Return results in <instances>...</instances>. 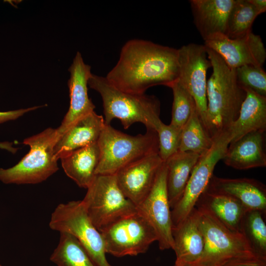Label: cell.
<instances>
[{"mask_svg":"<svg viewBox=\"0 0 266 266\" xmlns=\"http://www.w3.org/2000/svg\"><path fill=\"white\" fill-rule=\"evenodd\" d=\"M179 72L178 49L134 39L123 46L118 61L105 78L122 91L143 94L154 86L170 87Z\"/></svg>","mask_w":266,"mask_h":266,"instance_id":"obj_1","label":"cell"},{"mask_svg":"<svg viewBox=\"0 0 266 266\" xmlns=\"http://www.w3.org/2000/svg\"><path fill=\"white\" fill-rule=\"evenodd\" d=\"M205 47L212 67L207 82L206 131L213 139L236 120L246 92L237 81L235 69L215 51Z\"/></svg>","mask_w":266,"mask_h":266,"instance_id":"obj_2","label":"cell"},{"mask_svg":"<svg viewBox=\"0 0 266 266\" xmlns=\"http://www.w3.org/2000/svg\"><path fill=\"white\" fill-rule=\"evenodd\" d=\"M88 86L101 97L105 125H110L112 120L118 119L125 129L139 122L146 130L156 132L162 122L160 118V101L153 95L122 91L111 84L105 77L93 74Z\"/></svg>","mask_w":266,"mask_h":266,"instance_id":"obj_3","label":"cell"},{"mask_svg":"<svg viewBox=\"0 0 266 266\" xmlns=\"http://www.w3.org/2000/svg\"><path fill=\"white\" fill-rule=\"evenodd\" d=\"M97 143L100 156L96 175L115 174L128 164L159 152L158 137L154 130L131 135L105 124Z\"/></svg>","mask_w":266,"mask_h":266,"instance_id":"obj_4","label":"cell"},{"mask_svg":"<svg viewBox=\"0 0 266 266\" xmlns=\"http://www.w3.org/2000/svg\"><path fill=\"white\" fill-rule=\"evenodd\" d=\"M195 208L205 241L203 253L197 263L205 266H225L258 257L242 233L231 231L206 210Z\"/></svg>","mask_w":266,"mask_h":266,"instance_id":"obj_5","label":"cell"},{"mask_svg":"<svg viewBox=\"0 0 266 266\" xmlns=\"http://www.w3.org/2000/svg\"><path fill=\"white\" fill-rule=\"evenodd\" d=\"M57 138L56 129L47 128L24 140L29 152L16 165L0 168V181L4 184H35L41 183L58 169L53 147Z\"/></svg>","mask_w":266,"mask_h":266,"instance_id":"obj_6","label":"cell"},{"mask_svg":"<svg viewBox=\"0 0 266 266\" xmlns=\"http://www.w3.org/2000/svg\"><path fill=\"white\" fill-rule=\"evenodd\" d=\"M87 189L82 201L89 218L100 232L137 212L136 206L120 189L115 174L96 175Z\"/></svg>","mask_w":266,"mask_h":266,"instance_id":"obj_7","label":"cell"},{"mask_svg":"<svg viewBox=\"0 0 266 266\" xmlns=\"http://www.w3.org/2000/svg\"><path fill=\"white\" fill-rule=\"evenodd\" d=\"M49 226L52 230L73 236L96 266H112L106 258L101 233L89 218L82 200L58 204L51 214Z\"/></svg>","mask_w":266,"mask_h":266,"instance_id":"obj_8","label":"cell"},{"mask_svg":"<svg viewBox=\"0 0 266 266\" xmlns=\"http://www.w3.org/2000/svg\"><path fill=\"white\" fill-rule=\"evenodd\" d=\"M100 233L106 253L117 257L144 253L158 239L153 227L138 211L112 223Z\"/></svg>","mask_w":266,"mask_h":266,"instance_id":"obj_9","label":"cell"},{"mask_svg":"<svg viewBox=\"0 0 266 266\" xmlns=\"http://www.w3.org/2000/svg\"><path fill=\"white\" fill-rule=\"evenodd\" d=\"M210 149L201 156L191 172L180 200L171 210L173 227L182 222L195 208L213 176L215 166L222 160L231 141L228 130L213 138Z\"/></svg>","mask_w":266,"mask_h":266,"instance_id":"obj_10","label":"cell"},{"mask_svg":"<svg viewBox=\"0 0 266 266\" xmlns=\"http://www.w3.org/2000/svg\"><path fill=\"white\" fill-rule=\"evenodd\" d=\"M178 49V81L193 97L200 119L206 130L207 71L211 67L204 45L190 43Z\"/></svg>","mask_w":266,"mask_h":266,"instance_id":"obj_11","label":"cell"},{"mask_svg":"<svg viewBox=\"0 0 266 266\" xmlns=\"http://www.w3.org/2000/svg\"><path fill=\"white\" fill-rule=\"evenodd\" d=\"M166 173V166L164 162L150 191L136 206L138 212L154 228L161 250L172 249L173 246V224L167 192Z\"/></svg>","mask_w":266,"mask_h":266,"instance_id":"obj_12","label":"cell"},{"mask_svg":"<svg viewBox=\"0 0 266 266\" xmlns=\"http://www.w3.org/2000/svg\"><path fill=\"white\" fill-rule=\"evenodd\" d=\"M204 45L217 52L229 66L235 69L246 65L262 67L266 59L261 37L252 32L235 39L225 34L215 35L204 40Z\"/></svg>","mask_w":266,"mask_h":266,"instance_id":"obj_13","label":"cell"},{"mask_svg":"<svg viewBox=\"0 0 266 266\" xmlns=\"http://www.w3.org/2000/svg\"><path fill=\"white\" fill-rule=\"evenodd\" d=\"M164 162L159 152L155 153L128 164L115 174L120 189L136 206L150 191Z\"/></svg>","mask_w":266,"mask_h":266,"instance_id":"obj_14","label":"cell"},{"mask_svg":"<svg viewBox=\"0 0 266 266\" xmlns=\"http://www.w3.org/2000/svg\"><path fill=\"white\" fill-rule=\"evenodd\" d=\"M68 70L70 104L61 124L56 129L57 138L76 121L94 111L95 108L88 95V81L92 74L91 66L84 63L80 52H77Z\"/></svg>","mask_w":266,"mask_h":266,"instance_id":"obj_15","label":"cell"},{"mask_svg":"<svg viewBox=\"0 0 266 266\" xmlns=\"http://www.w3.org/2000/svg\"><path fill=\"white\" fill-rule=\"evenodd\" d=\"M104 125V118L94 111L76 121L57 138L53 147L56 159L97 143Z\"/></svg>","mask_w":266,"mask_h":266,"instance_id":"obj_16","label":"cell"},{"mask_svg":"<svg viewBox=\"0 0 266 266\" xmlns=\"http://www.w3.org/2000/svg\"><path fill=\"white\" fill-rule=\"evenodd\" d=\"M225 195L240 201L248 210L266 212V187L255 179L224 178L212 176L206 189Z\"/></svg>","mask_w":266,"mask_h":266,"instance_id":"obj_17","label":"cell"},{"mask_svg":"<svg viewBox=\"0 0 266 266\" xmlns=\"http://www.w3.org/2000/svg\"><path fill=\"white\" fill-rule=\"evenodd\" d=\"M266 131L250 132L229 144L222 160L239 170L266 166Z\"/></svg>","mask_w":266,"mask_h":266,"instance_id":"obj_18","label":"cell"},{"mask_svg":"<svg viewBox=\"0 0 266 266\" xmlns=\"http://www.w3.org/2000/svg\"><path fill=\"white\" fill-rule=\"evenodd\" d=\"M235 0H191L194 23L204 41L226 34L227 22Z\"/></svg>","mask_w":266,"mask_h":266,"instance_id":"obj_19","label":"cell"},{"mask_svg":"<svg viewBox=\"0 0 266 266\" xmlns=\"http://www.w3.org/2000/svg\"><path fill=\"white\" fill-rule=\"evenodd\" d=\"M176 263H197L204 248V238L200 228L196 208L182 222L172 229Z\"/></svg>","mask_w":266,"mask_h":266,"instance_id":"obj_20","label":"cell"},{"mask_svg":"<svg viewBox=\"0 0 266 266\" xmlns=\"http://www.w3.org/2000/svg\"><path fill=\"white\" fill-rule=\"evenodd\" d=\"M195 207L204 209L231 231L241 233V224L248 210L233 198L206 190L198 200Z\"/></svg>","mask_w":266,"mask_h":266,"instance_id":"obj_21","label":"cell"},{"mask_svg":"<svg viewBox=\"0 0 266 266\" xmlns=\"http://www.w3.org/2000/svg\"><path fill=\"white\" fill-rule=\"evenodd\" d=\"M245 98L236 120L227 129L231 142L253 131L266 130V97L243 88Z\"/></svg>","mask_w":266,"mask_h":266,"instance_id":"obj_22","label":"cell"},{"mask_svg":"<svg viewBox=\"0 0 266 266\" xmlns=\"http://www.w3.org/2000/svg\"><path fill=\"white\" fill-rule=\"evenodd\" d=\"M100 156L97 142L73 151L60 159L66 175L79 187L87 189L96 175Z\"/></svg>","mask_w":266,"mask_h":266,"instance_id":"obj_23","label":"cell"},{"mask_svg":"<svg viewBox=\"0 0 266 266\" xmlns=\"http://www.w3.org/2000/svg\"><path fill=\"white\" fill-rule=\"evenodd\" d=\"M200 157L193 152L178 150L165 161L167 168V192L171 209L182 196Z\"/></svg>","mask_w":266,"mask_h":266,"instance_id":"obj_24","label":"cell"},{"mask_svg":"<svg viewBox=\"0 0 266 266\" xmlns=\"http://www.w3.org/2000/svg\"><path fill=\"white\" fill-rule=\"evenodd\" d=\"M213 139L205 130L196 106L181 129L178 150L191 152L202 156L211 147Z\"/></svg>","mask_w":266,"mask_h":266,"instance_id":"obj_25","label":"cell"},{"mask_svg":"<svg viewBox=\"0 0 266 266\" xmlns=\"http://www.w3.org/2000/svg\"><path fill=\"white\" fill-rule=\"evenodd\" d=\"M58 244L50 257L58 266H96L79 242L71 234L61 233Z\"/></svg>","mask_w":266,"mask_h":266,"instance_id":"obj_26","label":"cell"},{"mask_svg":"<svg viewBox=\"0 0 266 266\" xmlns=\"http://www.w3.org/2000/svg\"><path fill=\"white\" fill-rule=\"evenodd\" d=\"M260 14L249 0H235L228 19L226 35L231 39L246 35L252 32L253 23Z\"/></svg>","mask_w":266,"mask_h":266,"instance_id":"obj_27","label":"cell"},{"mask_svg":"<svg viewBox=\"0 0 266 266\" xmlns=\"http://www.w3.org/2000/svg\"><path fill=\"white\" fill-rule=\"evenodd\" d=\"M265 213L248 210L241 224V233L258 257L266 259V225Z\"/></svg>","mask_w":266,"mask_h":266,"instance_id":"obj_28","label":"cell"},{"mask_svg":"<svg viewBox=\"0 0 266 266\" xmlns=\"http://www.w3.org/2000/svg\"><path fill=\"white\" fill-rule=\"evenodd\" d=\"M170 88L173 93L170 124L181 130L190 118L196 104L192 96L178 80Z\"/></svg>","mask_w":266,"mask_h":266,"instance_id":"obj_29","label":"cell"},{"mask_svg":"<svg viewBox=\"0 0 266 266\" xmlns=\"http://www.w3.org/2000/svg\"><path fill=\"white\" fill-rule=\"evenodd\" d=\"M235 74L238 83L243 88L266 97V73L262 67L243 66L235 68Z\"/></svg>","mask_w":266,"mask_h":266,"instance_id":"obj_30","label":"cell"},{"mask_svg":"<svg viewBox=\"0 0 266 266\" xmlns=\"http://www.w3.org/2000/svg\"><path fill=\"white\" fill-rule=\"evenodd\" d=\"M156 133L159 141V154L165 162L178 151L181 130L162 122Z\"/></svg>","mask_w":266,"mask_h":266,"instance_id":"obj_31","label":"cell"},{"mask_svg":"<svg viewBox=\"0 0 266 266\" xmlns=\"http://www.w3.org/2000/svg\"><path fill=\"white\" fill-rule=\"evenodd\" d=\"M44 105L35 106L27 108H22L14 110H10L8 111L0 112V124L11 121L14 120L23 116L24 114L36 109L38 108L42 107Z\"/></svg>","mask_w":266,"mask_h":266,"instance_id":"obj_32","label":"cell"},{"mask_svg":"<svg viewBox=\"0 0 266 266\" xmlns=\"http://www.w3.org/2000/svg\"><path fill=\"white\" fill-rule=\"evenodd\" d=\"M225 266H266V259L256 257L235 261Z\"/></svg>","mask_w":266,"mask_h":266,"instance_id":"obj_33","label":"cell"},{"mask_svg":"<svg viewBox=\"0 0 266 266\" xmlns=\"http://www.w3.org/2000/svg\"><path fill=\"white\" fill-rule=\"evenodd\" d=\"M261 14L266 11V0H249Z\"/></svg>","mask_w":266,"mask_h":266,"instance_id":"obj_34","label":"cell"},{"mask_svg":"<svg viewBox=\"0 0 266 266\" xmlns=\"http://www.w3.org/2000/svg\"><path fill=\"white\" fill-rule=\"evenodd\" d=\"M13 143L8 141L0 142V149L7 150L8 151L15 153L17 151V148L12 146Z\"/></svg>","mask_w":266,"mask_h":266,"instance_id":"obj_35","label":"cell"},{"mask_svg":"<svg viewBox=\"0 0 266 266\" xmlns=\"http://www.w3.org/2000/svg\"><path fill=\"white\" fill-rule=\"evenodd\" d=\"M173 266H205L198 263H179L175 262Z\"/></svg>","mask_w":266,"mask_h":266,"instance_id":"obj_36","label":"cell"},{"mask_svg":"<svg viewBox=\"0 0 266 266\" xmlns=\"http://www.w3.org/2000/svg\"><path fill=\"white\" fill-rule=\"evenodd\" d=\"M0 266H2L0 264Z\"/></svg>","mask_w":266,"mask_h":266,"instance_id":"obj_37","label":"cell"}]
</instances>
